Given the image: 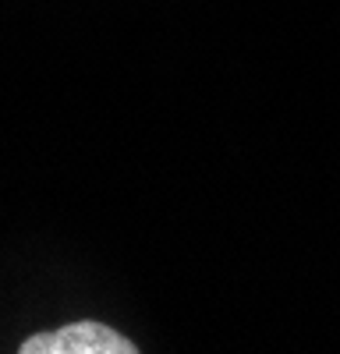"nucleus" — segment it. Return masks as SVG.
Returning a JSON list of instances; mask_svg holds the SVG:
<instances>
[{"label": "nucleus", "mask_w": 340, "mask_h": 354, "mask_svg": "<svg viewBox=\"0 0 340 354\" xmlns=\"http://www.w3.org/2000/svg\"><path fill=\"white\" fill-rule=\"evenodd\" d=\"M18 351L21 354H135L138 347L128 337H121L113 326L82 319V322H71V326L28 337V340H21Z\"/></svg>", "instance_id": "1"}]
</instances>
